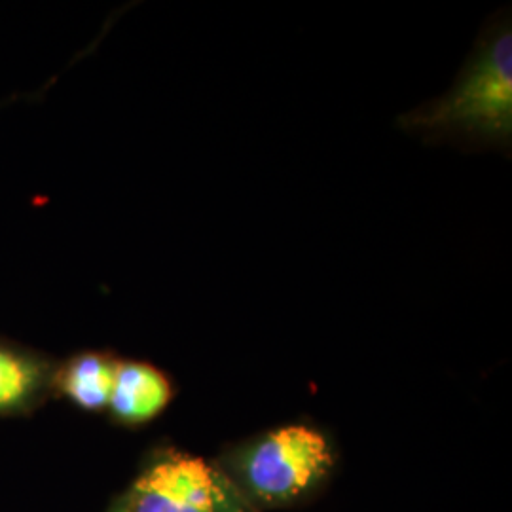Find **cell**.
<instances>
[{"instance_id":"obj_4","label":"cell","mask_w":512,"mask_h":512,"mask_svg":"<svg viewBox=\"0 0 512 512\" xmlns=\"http://www.w3.org/2000/svg\"><path fill=\"white\" fill-rule=\"evenodd\" d=\"M173 397L164 372L145 363H118L109 406L116 418L143 423L156 418Z\"/></svg>"},{"instance_id":"obj_6","label":"cell","mask_w":512,"mask_h":512,"mask_svg":"<svg viewBox=\"0 0 512 512\" xmlns=\"http://www.w3.org/2000/svg\"><path fill=\"white\" fill-rule=\"evenodd\" d=\"M38 368L31 361L0 349V408L23 403L37 387Z\"/></svg>"},{"instance_id":"obj_3","label":"cell","mask_w":512,"mask_h":512,"mask_svg":"<svg viewBox=\"0 0 512 512\" xmlns=\"http://www.w3.org/2000/svg\"><path fill=\"white\" fill-rule=\"evenodd\" d=\"M222 476L203 459L167 456L135 482L122 512H236Z\"/></svg>"},{"instance_id":"obj_2","label":"cell","mask_w":512,"mask_h":512,"mask_svg":"<svg viewBox=\"0 0 512 512\" xmlns=\"http://www.w3.org/2000/svg\"><path fill=\"white\" fill-rule=\"evenodd\" d=\"M241 463L253 495L266 503H283L304 494L327 475L332 450L321 431L308 425H287L253 442Z\"/></svg>"},{"instance_id":"obj_5","label":"cell","mask_w":512,"mask_h":512,"mask_svg":"<svg viewBox=\"0 0 512 512\" xmlns=\"http://www.w3.org/2000/svg\"><path fill=\"white\" fill-rule=\"evenodd\" d=\"M116 365V361L103 355H82L65 370L61 387L74 403L86 410L105 408L109 406Z\"/></svg>"},{"instance_id":"obj_1","label":"cell","mask_w":512,"mask_h":512,"mask_svg":"<svg viewBox=\"0 0 512 512\" xmlns=\"http://www.w3.org/2000/svg\"><path fill=\"white\" fill-rule=\"evenodd\" d=\"M401 128L427 139H467L509 145L512 135V33L509 21L480 40L458 84L420 109Z\"/></svg>"}]
</instances>
